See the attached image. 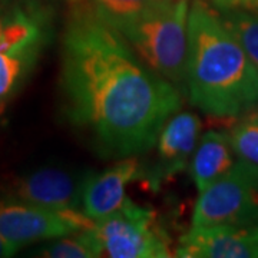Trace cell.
<instances>
[{
  "label": "cell",
  "mask_w": 258,
  "mask_h": 258,
  "mask_svg": "<svg viewBox=\"0 0 258 258\" xmlns=\"http://www.w3.org/2000/svg\"><path fill=\"white\" fill-rule=\"evenodd\" d=\"M62 88L71 119L109 157L149 151L181 108L175 85L152 71L86 3L74 8L66 23Z\"/></svg>",
  "instance_id": "cell-1"
},
{
  "label": "cell",
  "mask_w": 258,
  "mask_h": 258,
  "mask_svg": "<svg viewBox=\"0 0 258 258\" xmlns=\"http://www.w3.org/2000/svg\"><path fill=\"white\" fill-rule=\"evenodd\" d=\"M185 88L192 105L218 119L258 109V71L218 12L195 0L188 13Z\"/></svg>",
  "instance_id": "cell-2"
},
{
  "label": "cell",
  "mask_w": 258,
  "mask_h": 258,
  "mask_svg": "<svg viewBox=\"0 0 258 258\" xmlns=\"http://www.w3.org/2000/svg\"><path fill=\"white\" fill-rule=\"evenodd\" d=\"M188 2L155 0L116 28L145 63L176 88H185Z\"/></svg>",
  "instance_id": "cell-3"
},
{
  "label": "cell",
  "mask_w": 258,
  "mask_h": 258,
  "mask_svg": "<svg viewBox=\"0 0 258 258\" xmlns=\"http://www.w3.org/2000/svg\"><path fill=\"white\" fill-rule=\"evenodd\" d=\"M258 224V168L240 159L200 192L191 228Z\"/></svg>",
  "instance_id": "cell-4"
},
{
  "label": "cell",
  "mask_w": 258,
  "mask_h": 258,
  "mask_svg": "<svg viewBox=\"0 0 258 258\" xmlns=\"http://www.w3.org/2000/svg\"><path fill=\"white\" fill-rule=\"evenodd\" d=\"M103 252L112 258H168L172 249L151 208L126 198L118 211L96 221Z\"/></svg>",
  "instance_id": "cell-5"
},
{
  "label": "cell",
  "mask_w": 258,
  "mask_h": 258,
  "mask_svg": "<svg viewBox=\"0 0 258 258\" xmlns=\"http://www.w3.org/2000/svg\"><path fill=\"white\" fill-rule=\"evenodd\" d=\"M96 221L79 210H49L26 203L0 201V234L12 248L42 240H57L91 230Z\"/></svg>",
  "instance_id": "cell-6"
},
{
  "label": "cell",
  "mask_w": 258,
  "mask_h": 258,
  "mask_svg": "<svg viewBox=\"0 0 258 258\" xmlns=\"http://www.w3.org/2000/svg\"><path fill=\"white\" fill-rule=\"evenodd\" d=\"M175 257L258 258V224L191 228L181 237Z\"/></svg>",
  "instance_id": "cell-7"
},
{
  "label": "cell",
  "mask_w": 258,
  "mask_h": 258,
  "mask_svg": "<svg viewBox=\"0 0 258 258\" xmlns=\"http://www.w3.org/2000/svg\"><path fill=\"white\" fill-rule=\"evenodd\" d=\"M89 174H74L57 168H43L15 184V198L49 210L82 208L83 188Z\"/></svg>",
  "instance_id": "cell-8"
},
{
  "label": "cell",
  "mask_w": 258,
  "mask_h": 258,
  "mask_svg": "<svg viewBox=\"0 0 258 258\" xmlns=\"http://www.w3.org/2000/svg\"><path fill=\"white\" fill-rule=\"evenodd\" d=\"M200 129V119L189 112L172 116L166 122L157 141V164L145 174L149 185L157 186L184 171L195 149Z\"/></svg>",
  "instance_id": "cell-9"
},
{
  "label": "cell",
  "mask_w": 258,
  "mask_h": 258,
  "mask_svg": "<svg viewBox=\"0 0 258 258\" xmlns=\"http://www.w3.org/2000/svg\"><path fill=\"white\" fill-rule=\"evenodd\" d=\"M139 172L138 161L126 157L103 172L89 174L83 188V212L93 221H99L118 211L126 200V185L137 179Z\"/></svg>",
  "instance_id": "cell-10"
},
{
  "label": "cell",
  "mask_w": 258,
  "mask_h": 258,
  "mask_svg": "<svg viewBox=\"0 0 258 258\" xmlns=\"http://www.w3.org/2000/svg\"><path fill=\"white\" fill-rule=\"evenodd\" d=\"M232 151L228 134L210 131L204 135L191 162V176L200 192L228 172L235 164Z\"/></svg>",
  "instance_id": "cell-11"
},
{
  "label": "cell",
  "mask_w": 258,
  "mask_h": 258,
  "mask_svg": "<svg viewBox=\"0 0 258 258\" xmlns=\"http://www.w3.org/2000/svg\"><path fill=\"white\" fill-rule=\"evenodd\" d=\"M43 46L30 45L0 50V109L32 71Z\"/></svg>",
  "instance_id": "cell-12"
},
{
  "label": "cell",
  "mask_w": 258,
  "mask_h": 258,
  "mask_svg": "<svg viewBox=\"0 0 258 258\" xmlns=\"http://www.w3.org/2000/svg\"><path fill=\"white\" fill-rule=\"evenodd\" d=\"M103 252L102 241L95 230L79 231L66 235L40 249L39 255L47 258H96Z\"/></svg>",
  "instance_id": "cell-13"
},
{
  "label": "cell",
  "mask_w": 258,
  "mask_h": 258,
  "mask_svg": "<svg viewBox=\"0 0 258 258\" xmlns=\"http://www.w3.org/2000/svg\"><path fill=\"white\" fill-rule=\"evenodd\" d=\"M220 16L232 35L238 39L258 71V12L221 10Z\"/></svg>",
  "instance_id": "cell-14"
},
{
  "label": "cell",
  "mask_w": 258,
  "mask_h": 258,
  "mask_svg": "<svg viewBox=\"0 0 258 258\" xmlns=\"http://www.w3.org/2000/svg\"><path fill=\"white\" fill-rule=\"evenodd\" d=\"M152 2L155 0H91L96 13L115 28L137 18Z\"/></svg>",
  "instance_id": "cell-15"
},
{
  "label": "cell",
  "mask_w": 258,
  "mask_h": 258,
  "mask_svg": "<svg viewBox=\"0 0 258 258\" xmlns=\"http://www.w3.org/2000/svg\"><path fill=\"white\" fill-rule=\"evenodd\" d=\"M228 135L238 158L258 168V123L244 119L234 125Z\"/></svg>",
  "instance_id": "cell-16"
},
{
  "label": "cell",
  "mask_w": 258,
  "mask_h": 258,
  "mask_svg": "<svg viewBox=\"0 0 258 258\" xmlns=\"http://www.w3.org/2000/svg\"><path fill=\"white\" fill-rule=\"evenodd\" d=\"M15 254H16V251L10 247L9 244L6 242V240L2 237V234H0V257H12Z\"/></svg>",
  "instance_id": "cell-17"
},
{
  "label": "cell",
  "mask_w": 258,
  "mask_h": 258,
  "mask_svg": "<svg viewBox=\"0 0 258 258\" xmlns=\"http://www.w3.org/2000/svg\"><path fill=\"white\" fill-rule=\"evenodd\" d=\"M244 119L249 120V122H254V123H258V109L249 112L248 115H245V116H244Z\"/></svg>",
  "instance_id": "cell-18"
},
{
  "label": "cell",
  "mask_w": 258,
  "mask_h": 258,
  "mask_svg": "<svg viewBox=\"0 0 258 258\" xmlns=\"http://www.w3.org/2000/svg\"><path fill=\"white\" fill-rule=\"evenodd\" d=\"M3 26H5V16L0 15V42H2V33H3Z\"/></svg>",
  "instance_id": "cell-19"
}]
</instances>
